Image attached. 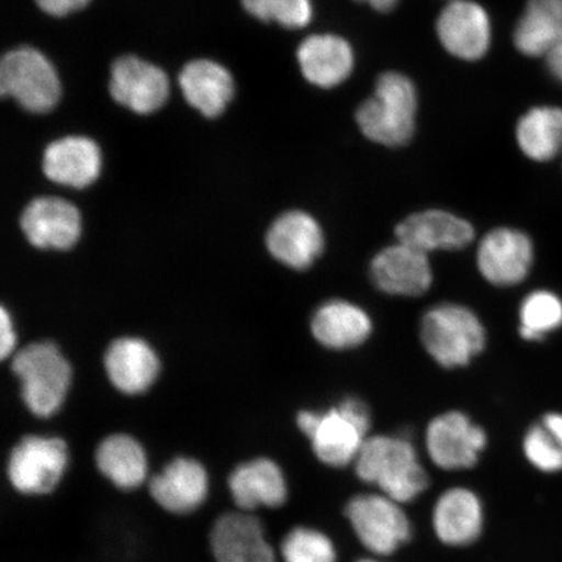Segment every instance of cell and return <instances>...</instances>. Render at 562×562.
<instances>
[{"label":"cell","mask_w":562,"mask_h":562,"mask_svg":"<svg viewBox=\"0 0 562 562\" xmlns=\"http://www.w3.org/2000/svg\"><path fill=\"white\" fill-rule=\"evenodd\" d=\"M358 481L407 505L425 494L430 476L406 434L370 435L353 463Z\"/></svg>","instance_id":"1"},{"label":"cell","mask_w":562,"mask_h":562,"mask_svg":"<svg viewBox=\"0 0 562 562\" xmlns=\"http://www.w3.org/2000/svg\"><path fill=\"white\" fill-rule=\"evenodd\" d=\"M296 422L315 459L329 469L353 467L372 424L369 406L357 396L342 398L326 411H301Z\"/></svg>","instance_id":"2"},{"label":"cell","mask_w":562,"mask_h":562,"mask_svg":"<svg viewBox=\"0 0 562 562\" xmlns=\"http://www.w3.org/2000/svg\"><path fill=\"white\" fill-rule=\"evenodd\" d=\"M417 111V89L409 77L385 72L379 76L374 94L357 109L356 121L372 143L398 147L412 139Z\"/></svg>","instance_id":"3"},{"label":"cell","mask_w":562,"mask_h":562,"mask_svg":"<svg viewBox=\"0 0 562 562\" xmlns=\"http://www.w3.org/2000/svg\"><path fill=\"white\" fill-rule=\"evenodd\" d=\"M422 346L445 369L468 367L487 346V333L472 308L445 302L428 308L419 325Z\"/></svg>","instance_id":"4"},{"label":"cell","mask_w":562,"mask_h":562,"mask_svg":"<svg viewBox=\"0 0 562 562\" xmlns=\"http://www.w3.org/2000/svg\"><path fill=\"white\" fill-rule=\"evenodd\" d=\"M404 507L382 492L368 491L349 498L344 517L369 557L385 559L413 538L412 519Z\"/></svg>","instance_id":"5"},{"label":"cell","mask_w":562,"mask_h":562,"mask_svg":"<svg viewBox=\"0 0 562 562\" xmlns=\"http://www.w3.org/2000/svg\"><path fill=\"white\" fill-rule=\"evenodd\" d=\"M21 396L37 417H52L65 402L70 384L69 363L53 342H34L13 358Z\"/></svg>","instance_id":"6"},{"label":"cell","mask_w":562,"mask_h":562,"mask_svg":"<svg viewBox=\"0 0 562 562\" xmlns=\"http://www.w3.org/2000/svg\"><path fill=\"white\" fill-rule=\"evenodd\" d=\"M0 93L12 97L34 114L53 110L61 94L60 81L44 54L32 47L7 53L0 63Z\"/></svg>","instance_id":"7"},{"label":"cell","mask_w":562,"mask_h":562,"mask_svg":"<svg viewBox=\"0 0 562 562\" xmlns=\"http://www.w3.org/2000/svg\"><path fill=\"white\" fill-rule=\"evenodd\" d=\"M488 446L484 428L460 411H449L428 422L425 449L434 467L447 473L465 472L477 465Z\"/></svg>","instance_id":"8"},{"label":"cell","mask_w":562,"mask_h":562,"mask_svg":"<svg viewBox=\"0 0 562 562\" xmlns=\"http://www.w3.org/2000/svg\"><path fill=\"white\" fill-rule=\"evenodd\" d=\"M68 465L66 442L58 438L26 437L13 448L9 467L12 486L21 494L45 495L61 480Z\"/></svg>","instance_id":"9"},{"label":"cell","mask_w":562,"mask_h":562,"mask_svg":"<svg viewBox=\"0 0 562 562\" xmlns=\"http://www.w3.org/2000/svg\"><path fill=\"white\" fill-rule=\"evenodd\" d=\"M486 512L480 494L467 486L446 488L431 509L435 538L448 548H468L481 539Z\"/></svg>","instance_id":"10"},{"label":"cell","mask_w":562,"mask_h":562,"mask_svg":"<svg viewBox=\"0 0 562 562\" xmlns=\"http://www.w3.org/2000/svg\"><path fill=\"white\" fill-rule=\"evenodd\" d=\"M370 278L379 291L400 297H419L434 283L428 255L400 241L372 258Z\"/></svg>","instance_id":"11"},{"label":"cell","mask_w":562,"mask_h":562,"mask_svg":"<svg viewBox=\"0 0 562 562\" xmlns=\"http://www.w3.org/2000/svg\"><path fill=\"white\" fill-rule=\"evenodd\" d=\"M533 261L531 238L513 228H496L482 237L476 266L484 280L496 286H513L529 276Z\"/></svg>","instance_id":"12"},{"label":"cell","mask_w":562,"mask_h":562,"mask_svg":"<svg viewBox=\"0 0 562 562\" xmlns=\"http://www.w3.org/2000/svg\"><path fill=\"white\" fill-rule=\"evenodd\" d=\"M267 249L280 263L307 270L325 251L326 236L318 221L306 211L293 210L278 217L266 236Z\"/></svg>","instance_id":"13"},{"label":"cell","mask_w":562,"mask_h":562,"mask_svg":"<svg viewBox=\"0 0 562 562\" xmlns=\"http://www.w3.org/2000/svg\"><path fill=\"white\" fill-rule=\"evenodd\" d=\"M437 33L442 47L456 58L475 61L490 50L492 26L488 13L473 0H452L441 10Z\"/></svg>","instance_id":"14"},{"label":"cell","mask_w":562,"mask_h":562,"mask_svg":"<svg viewBox=\"0 0 562 562\" xmlns=\"http://www.w3.org/2000/svg\"><path fill=\"white\" fill-rule=\"evenodd\" d=\"M397 241L430 255L465 249L475 238L473 224L446 210L419 211L406 216L395 229Z\"/></svg>","instance_id":"15"},{"label":"cell","mask_w":562,"mask_h":562,"mask_svg":"<svg viewBox=\"0 0 562 562\" xmlns=\"http://www.w3.org/2000/svg\"><path fill=\"white\" fill-rule=\"evenodd\" d=\"M170 83L164 70L137 56H122L111 69L110 93L137 114H151L165 104Z\"/></svg>","instance_id":"16"},{"label":"cell","mask_w":562,"mask_h":562,"mask_svg":"<svg viewBox=\"0 0 562 562\" xmlns=\"http://www.w3.org/2000/svg\"><path fill=\"white\" fill-rule=\"evenodd\" d=\"M210 543L216 562H277L261 521L248 513H227L217 519Z\"/></svg>","instance_id":"17"},{"label":"cell","mask_w":562,"mask_h":562,"mask_svg":"<svg viewBox=\"0 0 562 562\" xmlns=\"http://www.w3.org/2000/svg\"><path fill=\"white\" fill-rule=\"evenodd\" d=\"M31 244L41 249H69L79 240L81 216L72 203L55 196L34 200L21 216Z\"/></svg>","instance_id":"18"},{"label":"cell","mask_w":562,"mask_h":562,"mask_svg":"<svg viewBox=\"0 0 562 562\" xmlns=\"http://www.w3.org/2000/svg\"><path fill=\"white\" fill-rule=\"evenodd\" d=\"M297 60L308 82L322 89H333L353 72L355 52L340 35L314 34L301 42Z\"/></svg>","instance_id":"19"},{"label":"cell","mask_w":562,"mask_h":562,"mask_svg":"<svg viewBox=\"0 0 562 562\" xmlns=\"http://www.w3.org/2000/svg\"><path fill=\"white\" fill-rule=\"evenodd\" d=\"M149 488L161 508L184 515L206 501L209 476L199 461L179 457L153 476Z\"/></svg>","instance_id":"20"},{"label":"cell","mask_w":562,"mask_h":562,"mask_svg":"<svg viewBox=\"0 0 562 562\" xmlns=\"http://www.w3.org/2000/svg\"><path fill=\"white\" fill-rule=\"evenodd\" d=\"M311 327L314 339L331 350L361 347L374 329L369 313L346 300L322 304L313 315Z\"/></svg>","instance_id":"21"},{"label":"cell","mask_w":562,"mask_h":562,"mask_svg":"<svg viewBox=\"0 0 562 562\" xmlns=\"http://www.w3.org/2000/svg\"><path fill=\"white\" fill-rule=\"evenodd\" d=\"M231 495L244 512L258 507L280 508L288 501L283 470L270 459H256L236 468L229 476Z\"/></svg>","instance_id":"22"},{"label":"cell","mask_w":562,"mask_h":562,"mask_svg":"<svg viewBox=\"0 0 562 562\" xmlns=\"http://www.w3.org/2000/svg\"><path fill=\"white\" fill-rule=\"evenodd\" d=\"M102 167L100 147L87 137H66L47 147L44 171L58 184L86 188L97 180Z\"/></svg>","instance_id":"23"},{"label":"cell","mask_w":562,"mask_h":562,"mask_svg":"<svg viewBox=\"0 0 562 562\" xmlns=\"http://www.w3.org/2000/svg\"><path fill=\"white\" fill-rule=\"evenodd\" d=\"M105 371L119 391L137 395L156 381L159 361L149 344L133 337L116 340L104 357Z\"/></svg>","instance_id":"24"},{"label":"cell","mask_w":562,"mask_h":562,"mask_svg":"<svg viewBox=\"0 0 562 562\" xmlns=\"http://www.w3.org/2000/svg\"><path fill=\"white\" fill-rule=\"evenodd\" d=\"M179 82L189 104L206 117L222 115L234 97L235 87L231 74L215 61L188 63L181 70Z\"/></svg>","instance_id":"25"},{"label":"cell","mask_w":562,"mask_h":562,"mask_svg":"<svg viewBox=\"0 0 562 562\" xmlns=\"http://www.w3.org/2000/svg\"><path fill=\"white\" fill-rule=\"evenodd\" d=\"M515 45L527 56H546L562 42V0H527L518 20Z\"/></svg>","instance_id":"26"},{"label":"cell","mask_w":562,"mask_h":562,"mask_svg":"<svg viewBox=\"0 0 562 562\" xmlns=\"http://www.w3.org/2000/svg\"><path fill=\"white\" fill-rule=\"evenodd\" d=\"M100 472L122 490H135L146 480L147 459L144 448L128 435H111L97 449Z\"/></svg>","instance_id":"27"},{"label":"cell","mask_w":562,"mask_h":562,"mask_svg":"<svg viewBox=\"0 0 562 562\" xmlns=\"http://www.w3.org/2000/svg\"><path fill=\"white\" fill-rule=\"evenodd\" d=\"M516 138L527 158H557L562 149V109L543 105L526 112L517 124Z\"/></svg>","instance_id":"28"},{"label":"cell","mask_w":562,"mask_h":562,"mask_svg":"<svg viewBox=\"0 0 562 562\" xmlns=\"http://www.w3.org/2000/svg\"><path fill=\"white\" fill-rule=\"evenodd\" d=\"M519 335L525 340H542L547 334L562 326V301L552 292H532L519 308Z\"/></svg>","instance_id":"29"},{"label":"cell","mask_w":562,"mask_h":562,"mask_svg":"<svg viewBox=\"0 0 562 562\" xmlns=\"http://www.w3.org/2000/svg\"><path fill=\"white\" fill-rule=\"evenodd\" d=\"M281 558L284 562H337V551L334 539L327 532L311 526L294 527L280 546Z\"/></svg>","instance_id":"30"},{"label":"cell","mask_w":562,"mask_h":562,"mask_svg":"<svg viewBox=\"0 0 562 562\" xmlns=\"http://www.w3.org/2000/svg\"><path fill=\"white\" fill-rule=\"evenodd\" d=\"M243 5L250 15L286 30H302L313 19L312 0H243Z\"/></svg>","instance_id":"31"},{"label":"cell","mask_w":562,"mask_h":562,"mask_svg":"<svg viewBox=\"0 0 562 562\" xmlns=\"http://www.w3.org/2000/svg\"><path fill=\"white\" fill-rule=\"evenodd\" d=\"M522 453L527 462L538 472L558 474L562 472V446L552 438L542 424L532 425L522 440Z\"/></svg>","instance_id":"32"},{"label":"cell","mask_w":562,"mask_h":562,"mask_svg":"<svg viewBox=\"0 0 562 562\" xmlns=\"http://www.w3.org/2000/svg\"><path fill=\"white\" fill-rule=\"evenodd\" d=\"M90 0H37L42 11L53 16H66L70 12L79 11L86 7Z\"/></svg>","instance_id":"33"},{"label":"cell","mask_w":562,"mask_h":562,"mask_svg":"<svg viewBox=\"0 0 562 562\" xmlns=\"http://www.w3.org/2000/svg\"><path fill=\"white\" fill-rule=\"evenodd\" d=\"M0 355L2 358L9 357L12 353L13 348L16 346V335L13 331L12 321L9 313H7L5 308H2V313H0Z\"/></svg>","instance_id":"34"},{"label":"cell","mask_w":562,"mask_h":562,"mask_svg":"<svg viewBox=\"0 0 562 562\" xmlns=\"http://www.w3.org/2000/svg\"><path fill=\"white\" fill-rule=\"evenodd\" d=\"M539 422L552 435V438L562 446V413H547Z\"/></svg>","instance_id":"35"},{"label":"cell","mask_w":562,"mask_h":562,"mask_svg":"<svg viewBox=\"0 0 562 562\" xmlns=\"http://www.w3.org/2000/svg\"><path fill=\"white\" fill-rule=\"evenodd\" d=\"M546 60L550 72L562 82V42L546 55Z\"/></svg>","instance_id":"36"},{"label":"cell","mask_w":562,"mask_h":562,"mask_svg":"<svg viewBox=\"0 0 562 562\" xmlns=\"http://www.w3.org/2000/svg\"><path fill=\"white\" fill-rule=\"evenodd\" d=\"M357 2L367 3L379 12H390L395 9L400 0H357Z\"/></svg>","instance_id":"37"},{"label":"cell","mask_w":562,"mask_h":562,"mask_svg":"<svg viewBox=\"0 0 562 562\" xmlns=\"http://www.w3.org/2000/svg\"><path fill=\"white\" fill-rule=\"evenodd\" d=\"M355 562H384V561H383V559H378V558H374V557H367V558L358 559Z\"/></svg>","instance_id":"38"}]
</instances>
